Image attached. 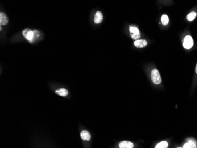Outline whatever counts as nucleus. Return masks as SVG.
<instances>
[{
  "label": "nucleus",
  "instance_id": "11",
  "mask_svg": "<svg viewBox=\"0 0 197 148\" xmlns=\"http://www.w3.org/2000/svg\"><path fill=\"white\" fill-rule=\"evenodd\" d=\"M55 92L58 96H60L62 97H66L68 94V91L66 89H65V88H60V89H58L56 90Z\"/></svg>",
  "mask_w": 197,
  "mask_h": 148
},
{
  "label": "nucleus",
  "instance_id": "12",
  "mask_svg": "<svg viewBox=\"0 0 197 148\" xmlns=\"http://www.w3.org/2000/svg\"><path fill=\"white\" fill-rule=\"evenodd\" d=\"M196 15H197V14L195 12L192 11L189 14H188V15H187L186 17V18L187 19H188V21H192L196 18Z\"/></svg>",
  "mask_w": 197,
  "mask_h": 148
},
{
  "label": "nucleus",
  "instance_id": "3",
  "mask_svg": "<svg viewBox=\"0 0 197 148\" xmlns=\"http://www.w3.org/2000/svg\"><path fill=\"white\" fill-rule=\"evenodd\" d=\"M130 34H131V37L132 39H134V40H138V38H140L141 37V34L139 32V29L135 27H133L131 26L130 27Z\"/></svg>",
  "mask_w": 197,
  "mask_h": 148
},
{
  "label": "nucleus",
  "instance_id": "8",
  "mask_svg": "<svg viewBox=\"0 0 197 148\" xmlns=\"http://www.w3.org/2000/svg\"><path fill=\"white\" fill-rule=\"evenodd\" d=\"M103 20V15L101 11H97L94 17V21L96 24H99Z\"/></svg>",
  "mask_w": 197,
  "mask_h": 148
},
{
  "label": "nucleus",
  "instance_id": "2",
  "mask_svg": "<svg viewBox=\"0 0 197 148\" xmlns=\"http://www.w3.org/2000/svg\"><path fill=\"white\" fill-rule=\"evenodd\" d=\"M23 35L29 42H33V38L35 36L34 31L29 28H25V29H24L23 31Z\"/></svg>",
  "mask_w": 197,
  "mask_h": 148
},
{
  "label": "nucleus",
  "instance_id": "13",
  "mask_svg": "<svg viewBox=\"0 0 197 148\" xmlns=\"http://www.w3.org/2000/svg\"><path fill=\"white\" fill-rule=\"evenodd\" d=\"M161 22L163 25H166L169 23V18L168 15L163 14L161 17Z\"/></svg>",
  "mask_w": 197,
  "mask_h": 148
},
{
  "label": "nucleus",
  "instance_id": "15",
  "mask_svg": "<svg viewBox=\"0 0 197 148\" xmlns=\"http://www.w3.org/2000/svg\"><path fill=\"white\" fill-rule=\"evenodd\" d=\"M195 72H196V73L197 74V63H196V67H195Z\"/></svg>",
  "mask_w": 197,
  "mask_h": 148
},
{
  "label": "nucleus",
  "instance_id": "7",
  "mask_svg": "<svg viewBox=\"0 0 197 148\" xmlns=\"http://www.w3.org/2000/svg\"><path fill=\"white\" fill-rule=\"evenodd\" d=\"M133 146V143L129 141H122L119 144L120 148H132Z\"/></svg>",
  "mask_w": 197,
  "mask_h": 148
},
{
  "label": "nucleus",
  "instance_id": "14",
  "mask_svg": "<svg viewBox=\"0 0 197 148\" xmlns=\"http://www.w3.org/2000/svg\"><path fill=\"white\" fill-rule=\"evenodd\" d=\"M168 146V143L166 141H162L158 144H157L156 146V148H166Z\"/></svg>",
  "mask_w": 197,
  "mask_h": 148
},
{
  "label": "nucleus",
  "instance_id": "9",
  "mask_svg": "<svg viewBox=\"0 0 197 148\" xmlns=\"http://www.w3.org/2000/svg\"><path fill=\"white\" fill-rule=\"evenodd\" d=\"M81 138L83 141H89L91 139V136L90 133L87 131H83L80 134Z\"/></svg>",
  "mask_w": 197,
  "mask_h": 148
},
{
  "label": "nucleus",
  "instance_id": "4",
  "mask_svg": "<svg viewBox=\"0 0 197 148\" xmlns=\"http://www.w3.org/2000/svg\"><path fill=\"white\" fill-rule=\"evenodd\" d=\"M194 44V41L193 39L190 35H186L184 39L183 42V46L186 49H190L191 48Z\"/></svg>",
  "mask_w": 197,
  "mask_h": 148
},
{
  "label": "nucleus",
  "instance_id": "1",
  "mask_svg": "<svg viewBox=\"0 0 197 148\" xmlns=\"http://www.w3.org/2000/svg\"><path fill=\"white\" fill-rule=\"evenodd\" d=\"M151 79L155 84H159L162 82L161 77L157 69H153L151 72Z\"/></svg>",
  "mask_w": 197,
  "mask_h": 148
},
{
  "label": "nucleus",
  "instance_id": "5",
  "mask_svg": "<svg viewBox=\"0 0 197 148\" xmlns=\"http://www.w3.org/2000/svg\"><path fill=\"white\" fill-rule=\"evenodd\" d=\"M184 148H196L197 147V143L196 141L191 138V139H188V142H187L184 146Z\"/></svg>",
  "mask_w": 197,
  "mask_h": 148
},
{
  "label": "nucleus",
  "instance_id": "6",
  "mask_svg": "<svg viewBox=\"0 0 197 148\" xmlns=\"http://www.w3.org/2000/svg\"><path fill=\"white\" fill-rule=\"evenodd\" d=\"M147 42L145 40H143V39H138V40H136L135 42H134V45L135 46H136L137 48H142V47H145L147 46Z\"/></svg>",
  "mask_w": 197,
  "mask_h": 148
},
{
  "label": "nucleus",
  "instance_id": "10",
  "mask_svg": "<svg viewBox=\"0 0 197 148\" xmlns=\"http://www.w3.org/2000/svg\"><path fill=\"white\" fill-rule=\"evenodd\" d=\"M8 23V18L4 13H0V24L3 25H5Z\"/></svg>",
  "mask_w": 197,
  "mask_h": 148
}]
</instances>
